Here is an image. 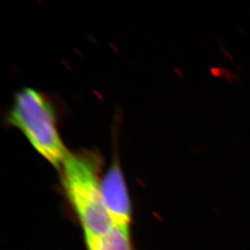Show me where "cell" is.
<instances>
[{"mask_svg":"<svg viewBox=\"0 0 250 250\" xmlns=\"http://www.w3.org/2000/svg\"><path fill=\"white\" fill-rule=\"evenodd\" d=\"M102 157L97 151H69L62 165V183L85 237L105 233L112 226L102 196Z\"/></svg>","mask_w":250,"mask_h":250,"instance_id":"cell-1","label":"cell"},{"mask_svg":"<svg viewBox=\"0 0 250 250\" xmlns=\"http://www.w3.org/2000/svg\"><path fill=\"white\" fill-rule=\"evenodd\" d=\"M7 121L24 134L40 156L60 169L69 151L59 134L55 109L42 92L28 87L20 90Z\"/></svg>","mask_w":250,"mask_h":250,"instance_id":"cell-2","label":"cell"},{"mask_svg":"<svg viewBox=\"0 0 250 250\" xmlns=\"http://www.w3.org/2000/svg\"><path fill=\"white\" fill-rule=\"evenodd\" d=\"M102 196L112 224L129 225L131 218L130 196L117 157L102 177Z\"/></svg>","mask_w":250,"mask_h":250,"instance_id":"cell-3","label":"cell"},{"mask_svg":"<svg viewBox=\"0 0 250 250\" xmlns=\"http://www.w3.org/2000/svg\"><path fill=\"white\" fill-rule=\"evenodd\" d=\"M88 250H132L129 225L112 224L102 236L85 237Z\"/></svg>","mask_w":250,"mask_h":250,"instance_id":"cell-4","label":"cell"}]
</instances>
